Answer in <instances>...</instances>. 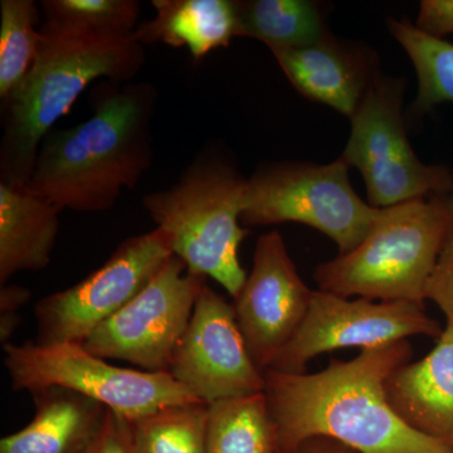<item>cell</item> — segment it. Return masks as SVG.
Returning <instances> with one entry per match:
<instances>
[{
	"mask_svg": "<svg viewBox=\"0 0 453 453\" xmlns=\"http://www.w3.org/2000/svg\"><path fill=\"white\" fill-rule=\"evenodd\" d=\"M412 354L411 342L401 340L332 360L312 374L265 371L264 395L281 452L327 437L359 453H453L405 425L387 399V380Z\"/></svg>",
	"mask_w": 453,
	"mask_h": 453,
	"instance_id": "1",
	"label": "cell"
},
{
	"mask_svg": "<svg viewBox=\"0 0 453 453\" xmlns=\"http://www.w3.org/2000/svg\"><path fill=\"white\" fill-rule=\"evenodd\" d=\"M94 98L88 120L44 138L27 184L61 211L111 210L122 190L138 186L153 164L157 88L107 82Z\"/></svg>",
	"mask_w": 453,
	"mask_h": 453,
	"instance_id": "2",
	"label": "cell"
},
{
	"mask_svg": "<svg viewBox=\"0 0 453 453\" xmlns=\"http://www.w3.org/2000/svg\"><path fill=\"white\" fill-rule=\"evenodd\" d=\"M40 35L32 70L3 104L0 180L5 183H29L44 138L92 82H130L146 61L144 44L133 35L86 31L46 20Z\"/></svg>",
	"mask_w": 453,
	"mask_h": 453,
	"instance_id": "3",
	"label": "cell"
},
{
	"mask_svg": "<svg viewBox=\"0 0 453 453\" xmlns=\"http://www.w3.org/2000/svg\"><path fill=\"white\" fill-rule=\"evenodd\" d=\"M452 226L451 204L441 196L381 208L353 251L316 267V285L339 296L425 306L429 279Z\"/></svg>",
	"mask_w": 453,
	"mask_h": 453,
	"instance_id": "4",
	"label": "cell"
},
{
	"mask_svg": "<svg viewBox=\"0 0 453 453\" xmlns=\"http://www.w3.org/2000/svg\"><path fill=\"white\" fill-rule=\"evenodd\" d=\"M247 183L216 157H196L168 189L149 193L142 205L157 228L172 235L173 253L196 276L219 282L232 299L247 279L240 247Z\"/></svg>",
	"mask_w": 453,
	"mask_h": 453,
	"instance_id": "5",
	"label": "cell"
},
{
	"mask_svg": "<svg viewBox=\"0 0 453 453\" xmlns=\"http://www.w3.org/2000/svg\"><path fill=\"white\" fill-rule=\"evenodd\" d=\"M3 349L12 388L17 392L32 395L52 387L73 390L129 422L168 405L202 402L168 372L119 368L79 342H9Z\"/></svg>",
	"mask_w": 453,
	"mask_h": 453,
	"instance_id": "6",
	"label": "cell"
},
{
	"mask_svg": "<svg viewBox=\"0 0 453 453\" xmlns=\"http://www.w3.org/2000/svg\"><path fill=\"white\" fill-rule=\"evenodd\" d=\"M342 157L327 165L283 163L258 170L247 183L243 226L297 222L332 238L339 255L353 251L377 219L351 187Z\"/></svg>",
	"mask_w": 453,
	"mask_h": 453,
	"instance_id": "7",
	"label": "cell"
},
{
	"mask_svg": "<svg viewBox=\"0 0 453 453\" xmlns=\"http://www.w3.org/2000/svg\"><path fill=\"white\" fill-rule=\"evenodd\" d=\"M401 88L377 81L369 86L351 118L342 162L365 178L372 207L388 208L427 196H442L453 187L449 169L427 165L414 154L401 113Z\"/></svg>",
	"mask_w": 453,
	"mask_h": 453,
	"instance_id": "8",
	"label": "cell"
},
{
	"mask_svg": "<svg viewBox=\"0 0 453 453\" xmlns=\"http://www.w3.org/2000/svg\"><path fill=\"white\" fill-rule=\"evenodd\" d=\"M173 253L172 235L155 226L127 238L81 282L38 301V344L79 342L120 311L153 280Z\"/></svg>",
	"mask_w": 453,
	"mask_h": 453,
	"instance_id": "9",
	"label": "cell"
},
{
	"mask_svg": "<svg viewBox=\"0 0 453 453\" xmlns=\"http://www.w3.org/2000/svg\"><path fill=\"white\" fill-rule=\"evenodd\" d=\"M204 283L172 256L129 303L89 334L83 348L145 372H168Z\"/></svg>",
	"mask_w": 453,
	"mask_h": 453,
	"instance_id": "10",
	"label": "cell"
},
{
	"mask_svg": "<svg viewBox=\"0 0 453 453\" xmlns=\"http://www.w3.org/2000/svg\"><path fill=\"white\" fill-rule=\"evenodd\" d=\"M443 329L429 318L425 306L407 301L350 300L316 290L308 315L270 368L305 372L315 357L340 349L381 347L414 335L438 339Z\"/></svg>",
	"mask_w": 453,
	"mask_h": 453,
	"instance_id": "11",
	"label": "cell"
},
{
	"mask_svg": "<svg viewBox=\"0 0 453 453\" xmlns=\"http://www.w3.org/2000/svg\"><path fill=\"white\" fill-rule=\"evenodd\" d=\"M204 403L261 395L264 372L253 362L234 305L203 285L169 371Z\"/></svg>",
	"mask_w": 453,
	"mask_h": 453,
	"instance_id": "12",
	"label": "cell"
},
{
	"mask_svg": "<svg viewBox=\"0 0 453 453\" xmlns=\"http://www.w3.org/2000/svg\"><path fill=\"white\" fill-rule=\"evenodd\" d=\"M314 291L310 290L288 255L281 234L271 231L256 243L253 266L234 310L253 362L262 372L300 329Z\"/></svg>",
	"mask_w": 453,
	"mask_h": 453,
	"instance_id": "13",
	"label": "cell"
},
{
	"mask_svg": "<svg viewBox=\"0 0 453 453\" xmlns=\"http://www.w3.org/2000/svg\"><path fill=\"white\" fill-rule=\"evenodd\" d=\"M386 395L405 425L453 451V321L427 356L389 375Z\"/></svg>",
	"mask_w": 453,
	"mask_h": 453,
	"instance_id": "14",
	"label": "cell"
},
{
	"mask_svg": "<svg viewBox=\"0 0 453 453\" xmlns=\"http://www.w3.org/2000/svg\"><path fill=\"white\" fill-rule=\"evenodd\" d=\"M35 417L2 438L0 453H83L94 442L107 410L100 402L59 387L32 393Z\"/></svg>",
	"mask_w": 453,
	"mask_h": 453,
	"instance_id": "15",
	"label": "cell"
},
{
	"mask_svg": "<svg viewBox=\"0 0 453 453\" xmlns=\"http://www.w3.org/2000/svg\"><path fill=\"white\" fill-rule=\"evenodd\" d=\"M61 211L25 184L0 181V282L49 266Z\"/></svg>",
	"mask_w": 453,
	"mask_h": 453,
	"instance_id": "16",
	"label": "cell"
},
{
	"mask_svg": "<svg viewBox=\"0 0 453 453\" xmlns=\"http://www.w3.org/2000/svg\"><path fill=\"white\" fill-rule=\"evenodd\" d=\"M155 17L133 37L142 44L163 43L189 50L196 61L226 49L238 37L237 2L231 0H153Z\"/></svg>",
	"mask_w": 453,
	"mask_h": 453,
	"instance_id": "17",
	"label": "cell"
},
{
	"mask_svg": "<svg viewBox=\"0 0 453 453\" xmlns=\"http://www.w3.org/2000/svg\"><path fill=\"white\" fill-rule=\"evenodd\" d=\"M273 53L300 94L353 118L369 88L365 65L357 57L329 38L303 49Z\"/></svg>",
	"mask_w": 453,
	"mask_h": 453,
	"instance_id": "18",
	"label": "cell"
},
{
	"mask_svg": "<svg viewBox=\"0 0 453 453\" xmlns=\"http://www.w3.org/2000/svg\"><path fill=\"white\" fill-rule=\"evenodd\" d=\"M238 37L253 38L271 52L303 49L326 40L318 4L308 0L237 2Z\"/></svg>",
	"mask_w": 453,
	"mask_h": 453,
	"instance_id": "19",
	"label": "cell"
},
{
	"mask_svg": "<svg viewBox=\"0 0 453 453\" xmlns=\"http://www.w3.org/2000/svg\"><path fill=\"white\" fill-rule=\"evenodd\" d=\"M205 453H282L264 393L208 404Z\"/></svg>",
	"mask_w": 453,
	"mask_h": 453,
	"instance_id": "20",
	"label": "cell"
},
{
	"mask_svg": "<svg viewBox=\"0 0 453 453\" xmlns=\"http://www.w3.org/2000/svg\"><path fill=\"white\" fill-rule=\"evenodd\" d=\"M208 404H173L130 422L131 453H205Z\"/></svg>",
	"mask_w": 453,
	"mask_h": 453,
	"instance_id": "21",
	"label": "cell"
},
{
	"mask_svg": "<svg viewBox=\"0 0 453 453\" xmlns=\"http://www.w3.org/2000/svg\"><path fill=\"white\" fill-rule=\"evenodd\" d=\"M40 5L0 2V100L7 103L32 70L40 50Z\"/></svg>",
	"mask_w": 453,
	"mask_h": 453,
	"instance_id": "22",
	"label": "cell"
},
{
	"mask_svg": "<svg viewBox=\"0 0 453 453\" xmlns=\"http://www.w3.org/2000/svg\"><path fill=\"white\" fill-rule=\"evenodd\" d=\"M388 27L416 70V109L427 111L438 104L453 103V43L426 35L410 23L390 19Z\"/></svg>",
	"mask_w": 453,
	"mask_h": 453,
	"instance_id": "23",
	"label": "cell"
},
{
	"mask_svg": "<svg viewBox=\"0 0 453 453\" xmlns=\"http://www.w3.org/2000/svg\"><path fill=\"white\" fill-rule=\"evenodd\" d=\"M40 4L46 22L111 35H133L142 13L136 0H42Z\"/></svg>",
	"mask_w": 453,
	"mask_h": 453,
	"instance_id": "24",
	"label": "cell"
},
{
	"mask_svg": "<svg viewBox=\"0 0 453 453\" xmlns=\"http://www.w3.org/2000/svg\"><path fill=\"white\" fill-rule=\"evenodd\" d=\"M426 300L434 301L447 320L453 321V226L429 279Z\"/></svg>",
	"mask_w": 453,
	"mask_h": 453,
	"instance_id": "25",
	"label": "cell"
},
{
	"mask_svg": "<svg viewBox=\"0 0 453 453\" xmlns=\"http://www.w3.org/2000/svg\"><path fill=\"white\" fill-rule=\"evenodd\" d=\"M83 453H131L130 422L107 410L103 427Z\"/></svg>",
	"mask_w": 453,
	"mask_h": 453,
	"instance_id": "26",
	"label": "cell"
},
{
	"mask_svg": "<svg viewBox=\"0 0 453 453\" xmlns=\"http://www.w3.org/2000/svg\"><path fill=\"white\" fill-rule=\"evenodd\" d=\"M414 26L440 40L453 35V0H423Z\"/></svg>",
	"mask_w": 453,
	"mask_h": 453,
	"instance_id": "27",
	"label": "cell"
},
{
	"mask_svg": "<svg viewBox=\"0 0 453 453\" xmlns=\"http://www.w3.org/2000/svg\"><path fill=\"white\" fill-rule=\"evenodd\" d=\"M31 299V291L19 285L2 286L0 290V340L9 344L20 323L19 309Z\"/></svg>",
	"mask_w": 453,
	"mask_h": 453,
	"instance_id": "28",
	"label": "cell"
},
{
	"mask_svg": "<svg viewBox=\"0 0 453 453\" xmlns=\"http://www.w3.org/2000/svg\"><path fill=\"white\" fill-rule=\"evenodd\" d=\"M288 453H359L344 443L327 437H312Z\"/></svg>",
	"mask_w": 453,
	"mask_h": 453,
	"instance_id": "29",
	"label": "cell"
},
{
	"mask_svg": "<svg viewBox=\"0 0 453 453\" xmlns=\"http://www.w3.org/2000/svg\"><path fill=\"white\" fill-rule=\"evenodd\" d=\"M451 208H452V213H453V202H452V204H451Z\"/></svg>",
	"mask_w": 453,
	"mask_h": 453,
	"instance_id": "30",
	"label": "cell"
}]
</instances>
